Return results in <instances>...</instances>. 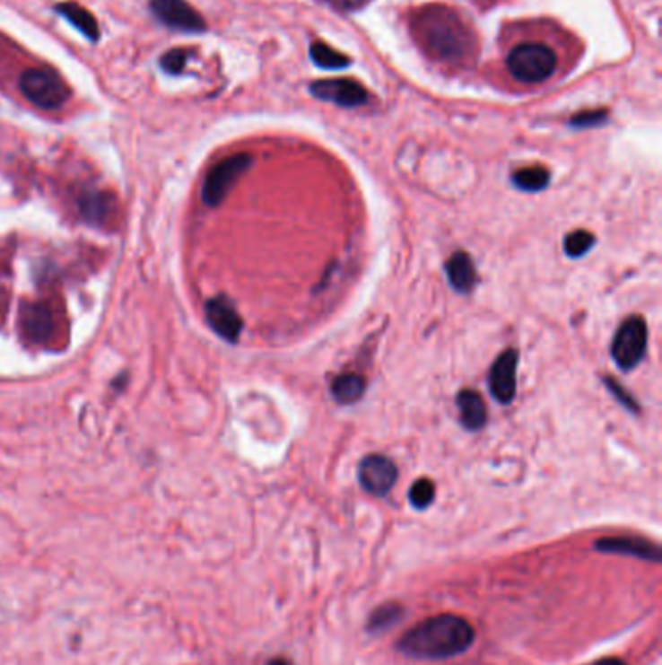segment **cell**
<instances>
[{"label": "cell", "mask_w": 662, "mask_h": 665, "mask_svg": "<svg viewBox=\"0 0 662 665\" xmlns=\"http://www.w3.org/2000/svg\"><path fill=\"white\" fill-rule=\"evenodd\" d=\"M418 38L428 53L443 63H463L475 53L476 38L455 10L430 6L416 16Z\"/></svg>", "instance_id": "6da1fadb"}, {"label": "cell", "mask_w": 662, "mask_h": 665, "mask_svg": "<svg viewBox=\"0 0 662 665\" xmlns=\"http://www.w3.org/2000/svg\"><path fill=\"white\" fill-rule=\"evenodd\" d=\"M517 364L518 354L515 350H505V353L493 362L490 370V391L493 399L507 405L515 399L517 393Z\"/></svg>", "instance_id": "30bf717a"}, {"label": "cell", "mask_w": 662, "mask_h": 665, "mask_svg": "<svg viewBox=\"0 0 662 665\" xmlns=\"http://www.w3.org/2000/svg\"><path fill=\"white\" fill-rule=\"evenodd\" d=\"M513 183L518 187L521 191L528 193H538L542 189H546L550 183V171L542 166H530L517 170L513 173Z\"/></svg>", "instance_id": "d6986e66"}, {"label": "cell", "mask_w": 662, "mask_h": 665, "mask_svg": "<svg viewBox=\"0 0 662 665\" xmlns=\"http://www.w3.org/2000/svg\"><path fill=\"white\" fill-rule=\"evenodd\" d=\"M206 321L220 335L222 338H226L228 343H238L241 331H243V321L240 318L238 310H235L233 303L228 298H212L206 302Z\"/></svg>", "instance_id": "8fae6325"}, {"label": "cell", "mask_w": 662, "mask_h": 665, "mask_svg": "<svg viewBox=\"0 0 662 665\" xmlns=\"http://www.w3.org/2000/svg\"><path fill=\"white\" fill-rule=\"evenodd\" d=\"M606 385H608V389L614 393V397H618V401H620L623 407H628L630 411H633V413L640 411V405H637V403L633 401V397H632L628 391H625L620 383H616V381H614L612 378H606Z\"/></svg>", "instance_id": "d4e9b609"}, {"label": "cell", "mask_w": 662, "mask_h": 665, "mask_svg": "<svg viewBox=\"0 0 662 665\" xmlns=\"http://www.w3.org/2000/svg\"><path fill=\"white\" fill-rule=\"evenodd\" d=\"M150 10L163 26L171 30L187 33L206 30V22L187 0H150Z\"/></svg>", "instance_id": "52a82bcc"}, {"label": "cell", "mask_w": 662, "mask_h": 665, "mask_svg": "<svg viewBox=\"0 0 662 665\" xmlns=\"http://www.w3.org/2000/svg\"><path fill=\"white\" fill-rule=\"evenodd\" d=\"M57 12L61 14L65 20H68L73 26L82 33L86 35L90 41H98L100 39V23L93 18L90 12L74 3H63L57 4Z\"/></svg>", "instance_id": "9a60e30c"}, {"label": "cell", "mask_w": 662, "mask_h": 665, "mask_svg": "<svg viewBox=\"0 0 662 665\" xmlns=\"http://www.w3.org/2000/svg\"><path fill=\"white\" fill-rule=\"evenodd\" d=\"M457 407L460 411V423L465 424V428L480 430L486 426L488 423L486 403H483V399L476 391H472V389L460 391L457 395Z\"/></svg>", "instance_id": "4fadbf2b"}, {"label": "cell", "mask_w": 662, "mask_h": 665, "mask_svg": "<svg viewBox=\"0 0 662 665\" xmlns=\"http://www.w3.org/2000/svg\"><path fill=\"white\" fill-rule=\"evenodd\" d=\"M360 483L373 496H385L388 494L398 478L396 465L385 458V455H368L360 463Z\"/></svg>", "instance_id": "9c48e42d"}, {"label": "cell", "mask_w": 662, "mask_h": 665, "mask_svg": "<svg viewBox=\"0 0 662 665\" xmlns=\"http://www.w3.org/2000/svg\"><path fill=\"white\" fill-rule=\"evenodd\" d=\"M253 158L249 154H233L230 158H223L212 168L206 175L205 185H203V201L208 206H218L223 203V198L228 197L231 187L238 183L241 175L251 168Z\"/></svg>", "instance_id": "5b68a950"}, {"label": "cell", "mask_w": 662, "mask_h": 665, "mask_svg": "<svg viewBox=\"0 0 662 665\" xmlns=\"http://www.w3.org/2000/svg\"><path fill=\"white\" fill-rule=\"evenodd\" d=\"M330 391H333L335 401L340 405H352L361 399V395L365 391V381L358 373H342V376L333 380V385H330Z\"/></svg>", "instance_id": "e0dca14e"}, {"label": "cell", "mask_w": 662, "mask_h": 665, "mask_svg": "<svg viewBox=\"0 0 662 665\" xmlns=\"http://www.w3.org/2000/svg\"><path fill=\"white\" fill-rule=\"evenodd\" d=\"M647 325L641 318L625 319L612 341V358L622 370H633L641 364L647 353Z\"/></svg>", "instance_id": "8992f818"}, {"label": "cell", "mask_w": 662, "mask_h": 665, "mask_svg": "<svg viewBox=\"0 0 662 665\" xmlns=\"http://www.w3.org/2000/svg\"><path fill=\"white\" fill-rule=\"evenodd\" d=\"M595 236L590 232H585V230H577L573 233H570V236L565 238V243H563V249H565V255L567 257H573V259H577V257H583L587 255L590 249H593L595 245Z\"/></svg>", "instance_id": "44dd1931"}, {"label": "cell", "mask_w": 662, "mask_h": 665, "mask_svg": "<svg viewBox=\"0 0 662 665\" xmlns=\"http://www.w3.org/2000/svg\"><path fill=\"white\" fill-rule=\"evenodd\" d=\"M606 121H608L606 109H588V111H581L575 117H571L570 125L575 128H593V127L605 125Z\"/></svg>", "instance_id": "603a6c76"}, {"label": "cell", "mask_w": 662, "mask_h": 665, "mask_svg": "<svg viewBox=\"0 0 662 665\" xmlns=\"http://www.w3.org/2000/svg\"><path fill=\"white\" fill-rule=\"evenodd\" d=\"M598 665H625V663H623V661H620V660H614V658H610V660L600 661Z\"/></svg>", "instance_id": "4316f807"}, {"label": "cell", "mask_w": 662, "mask_h": 665, "mask_svg": "<svg viewBox=\"0 0 662 665\" xmlns=\"http://www.w3.org/2000/svg\"><path fill=\"white\" fill-rule=\"evenodd\" d=\"M185 63H187V51L183 49H173V51H168L163 57H161V68L165 70V73L170 74H179L183 73L185 68Z\"/></svg>", "instance_id": "cb8c5ba5"}, {"label": "cell", "mask_w": 662, "mask_h": 665, "mask_svg": "<svg viewBox=\"0 0 662 665\" xmlns=\"http://www.w3.org/2000/svg\"><path fill=\"white\" fill-rule=\"evenodd\" d=\"M311 93L317 100L342 105V108H358L368 103V90L360 82L350 78H330L317 80L311 84Z\"/></svg>", "instance_id": "ba28073f"}, {"label": "cell", "mask_w": 662, "mask_h": 665, "mask_svg": "<svg viewBox=\"0 0 662 665\" xmlns=\"http://www.w3.org/2000/svg\"><path fill=\"white\" fill-rule=\"evenodd\" d=\"M433 498H435V485L430 481V478H420V481L412 485L410 488L412 506L423 510L431 504Z\"/></svg>", "instance_id": "7402d4cb"}, {"label": "cell", "mask_w": 662, "mask_h": 665, "mask_svg": "<svg viewBox=\"0 0 662 665\" xmlns=\"http://www.w3.org/2000/svg\"><path fill=\"white\" fill-rule=\"evenodd\" d=\"M555 65H558L555 53L544 43H518L507 55L510 74L515 80L523 82V84H540V82H546L553 74Z\"/></svg>", "instance_id": "3957f363"}, {"label": "cell", "mask_w": 662, "mask_h": 665, "mask_svg": "<svg viewBox=\"0 0 662 665\" xmlns=\"http://www.w3.org/2000/svg\"><path fill=\"white\" fill-rule=\"evenodd\" d=\"M80 210L84 218L91 222H105L109 216V197L103 193H90L82 198Z\"/></svg>", "instance_id": "ffe728a7"}, {"label": "cell", "mask_w": 662, "mask_h": 665, "mask_svg": "<svg viewBox=\"0 0 662 665\" xmlns=\"http://www.w3.org/2000/svg\"><path fill=\"white\" fill-rule=\"evenodd\" d=\"M23 333H26L33 343H43L53 333V313L47 303H31L23 311Z\"/></svg>", "instance_id": "7c38bea8"}, {"label": "cell", "mask_w": 662, "mask_h": 665, "mask_svg": "<svg viewBox=\"0 0 662 665\" xmlns=\"http://www.w3.org/2000/svg\"><path fill=\"white\" fill-rule=\"evenodd\" d=\"M333 3L340 8V10H360L363 8L365 4L370 3V0H333Z\"/></svg>", "instance_id": "484cf974"}, {"label": "cell", "mask_w": 662, "mask_h": 665, "mask_svg": "<svg viewBox=\"0 0 662 665\" xmlns=\"http://www.w3.org/2000/svg\"><path fill=\"white\" fill-rule=\"evenodd\" d=\"M20 92L41 109H58L68 100V86L53 68H30L20 76Z\"/></svg>", "instance_id": "277c9868"}, {"label": "cell", "mask_w": 662, "mask_h": 665, "mask_svg": "<svg viewBox=\"0 0 662 665\" xmlns=\"http://www.w3.org/2000/svg\"><path fill=\"white\" fill-rule=\"evenodd\" d=\"M447 278L451 286L457 292H463V294H468V292L476 286L478 280L476 268L465 251H457L451 259L447 261Z\"/></svg>", "instance_id": "5bb4252c"}, {"label": "cell", "mask_w": 662, "mask_h": 665, "mask_svg": "<svg viewBox=\"0 0 662 665\" xmlns=\"http://www.w3.org/2000/svg\"><path fill=\"white\" fill-rule=\"evenodd\" d=\"M472 642L475 630L468 621L455 615H441L408 630L398 648L410 658L443 660L463 653Z\"/></svg>", "instance_id": "7a4b0ae2"}, {"label": "cell", "mask_w": 662, "mask_h": 665, "mask_svg": "<svg viewBox=\"0 0 662 665\" xmlns=\"http://www.w3.org/2000/svg\"><path fill=\"white\" fill-rule=\"evenodd\" d=\"M597 548L606 553H623L635 555L649 560H658V548L651 543H645L640 539H630V537H618V539H602L597 543Z\"/></svg>", "instance_id": "2e32d148"}, {"label": "cell", "mask_w": 662, "mask_h": 665, "mask_svg": "<svg viewBox=\"0 0 662 665\" xmlns=\"http://www.w3.org/2000/svg\"><path fill=\"white\" fill-rule=\"evenodd\" d=\"M268 665H292L290 661H286V660H272V661H268Z\"/></svg>", "instance_id": "83f0119b"}, {"label": "cell", "mask_w": 662, "mask_h": 665, "mask_svg": "<svg viewBox=\"0 0 662 665\" xmlns=\"http://www.w3.org/2000/svg\"><path fill=\"white\" fill-rule=\"evenodd\" d=\"M309 55L313 58V63L325 70H340L350 66V57L333 49V47L327 45L325 41H313L309 47Z\"/></svg>", "instance_id": "ac0fdd59"}]
</instances>
